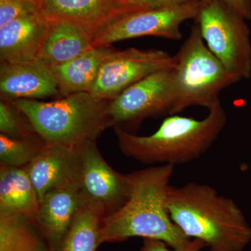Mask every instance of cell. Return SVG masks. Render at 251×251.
Listing matches in <instances>:
<instances>
[{
  "label": "cell",
  "mask_w": 251,
  "mask_h": 251,
  "mask_svg": "<svg viewBox=\"0 0 251 251\" xmlns=\"http://www.w3.org/2000/svg\"><path fill=\"white\" fill-rule=\"evenodd\" d=\"M173 165H158L126 174L129 195L125 204L104 217L100 243L121 242L132 237L156 239L176 249L190 239L175 224L167 201Z\"/></svg>",
  "instance_id": "cell-1"
},
{
  "label": "cell",
  "mask_w": 251,
  "mask_h": 251,
  "mask_svg": "<svg viewBox=\"0 0 251 251\" xmlns=\"http://www.w3.org/2000/svg\"><path fill=\"white\" fill-rule=\"evenodd\" d=\"M167 206L183 233L202 241L209 251H242L251 242V227L240 208L209 185H171Z\"/></svg>",
  "instance_id": "cell-2"
},
{
  "label": "cell",
  "mask_w": 251,
  "mask_h": 251,
  "mask_svg": "<svg viewBox=\"0 0 251 251\" xmlns=\"http://www.w3.org/2000/svg\"><path fill=\"white\" fill-rule=\"evenodd\" d=\"M221 102L202 120L169 115L152 134L140 136L115 127L117 145L125 156L144 163L183 164L200 158L211 148L227 123Z\"/></svg>",
  "instance_id": "cell-3"
},
{
  "label": "cell",
  "mask_w": 251,
  "mask_h": 251,
  "mask_svg": "<svg viewBox=\"0 0 251 251\" xmlns=\"http://www.w3.org/2000/svg\"><path fill=\"white\" fill-rule=\"evenodd\" d=\"M20 110L36 134L46 144L77 148L96 141L110 128L107 109L110 100L80 92L44 101L34 99L10 100Z\"/></svg>",
  "instance_id": "cell-4"
},
{
  "label": "cell",
  "mask_w": 251,
  "mask_h": 251,
  "mask_svg": "<svg viewBox=\"0 0 251 251\" xmlns=\"http://www.w3.org/2000/svg\"><path fill=\"white\" fill-rule=\"evenodd\" d=\"M175 57L176 99L172 115L191 106L208 110L220 100L219 94L234 83L222 63L208 49L197 25Z\"/></svg>",
  "instance_id": "cell-5"
},
{
  "label": "cell",
  "mask_w": 251,
  "mask_h": 251,
  "mask_svg": "<svg viewBox=\"0 0 251 251\" xmlns=\"http://www.w3.org/2000/svg\"><path fill=\"white\" fill-rule=\"evenodd\" d=\"M244 19L219 0H200L194 19L208 49L234 82L250 73V49Z\"/></svg>",
  "instance_id": "cell-6"
},
{
  "label": "cell",
  "mask_w": 251,
  "mask_h": 251,
  "mask_svg": "<svg viewBox=\"0 0 251 251\" xmlns=\"http://www.w3.org/2000/svg\"><path fill=\"white\" fill-rule=\"evenodd\" d=\"M175 99L174 67L153 73L110 100V127L130 132L150 117L172 115Z\"/></svg>",
  "instance_id": "cell-7"
},
{
  "label": "cell",
  "mask_w": 251,
  "mask_h": 251,
  "mask_svg": "<svg viewBox=\"0 0 251 251\" xmlns=\"http://www.w3.org/2000/svg\"><path fill=\"white\" fill-rule=\"evenodd\" d=\"M200 0L166 9L113 15L97 28L93 47L110 46L117 41L142 36H158L171 40L182 37L180 27L195 19Z\"/></svg>",
  "instance_id": "cell-8"
},
{
  "label": "cell",
  "mask_w": 251,
  "mask_h": 251,
  "mask_svg": "<svg viewBox=\"0 0 251 251\" xmlns=\"http://www.w3.org/2000/svg\"><path fill=\"white\" fill-rule=\"evenodd\" d=\"M174 65V56L161 50L114 49L102 64L90 93L112 100L144 77Z\"/></svg>",
  "instance_id": "cell-9"
},
{
  "label": "cell",
  "mask_w": 251,
  "mask_h": 251,
  "mask_svg": "<svg viewBox=\"0 0 251 251\" xmlns=\"http://www.w3.org/2000/svg\"><path fill=\"white\" fill-rule=\"evenodd\" d=\"M77 148V184L84 204L100 206L106 216L115 212L125 204L129 195L126 175L112 169L104 159L96 141L86 142Z\"/></svg>",
  "instance_id": "cell-10"
},
{
  "label": "cell",
  "mask_w": 251,
  "mask_h": 251,
  "mask_svg": "<svg viewBox=\"0 0 251 251\" xmlns=\"http://www.w3.org/2000/svg\"><path fill=\"white\" fill-rule=\"evenodd\" d=\"M60 95L50 68L35 59L30 62H1L0 97L7 100H42Z\"/></svg>",
  "instance_id": "cell-11"
},
{
  "label": "cell",
  "mask_w": 251,
  "mask_h": 251,
  "mask_svg": "<svg viewBox=\"0 0 251 251\" xmlns=\"http://www.w3.org/2000/svg\"><path fill=\"white\" fill-rule=\"evenodd\" d=\"M83 204L77 181L51 190L41 200L34 223L54 251H59L74 218Z\"/></svg>",
  "instance_id": "cell-12"
},
{
  "label": "cell",
  "mask_w": 251,
  "mask_h": 251,
  "mask_svg": "<svg viewBox=\"0 0 251 251\" xmlns=\"http://www.w3.org/2000/svg\"><path fill=\"white\" fill-rule=\"evenodd\" d=\"M95 30L67 20L48 21L36 59L51 68L75 58L93 48Z\"/></svg>",
  "instance_id": "cell-13"
},
{
  "label": "cell",
  "mask_w": 251,
  "mask_h": 251,
  "mask_svg": "<svg viewBox=\"0 0 251 251\" xmlns=\"http://www.w3.org/2000/svg\"><path fill=\"white\" fill-rule=\"evenodd\" d=\"M24 168L41 202L51 190L72 181H77V148L46 144L37 156Z\"/></svg>",
  "instance_id": "cell-14"
},
{
  "label": "cell",
  "mask_w": 251,
  "mask_h": 251,
  "mask_svg": "<svg viewBox=\"0 0 251 251\" xmlns=\"http://www.w3.org/2000/svg\"><path fill=\"white\" fill-rule=\"evenodd\" d=\"M46 25L36 13L1 26L0 62L35 60Z\"/></svg>",
  "instance_id": "cell-15"
},
{
  "label": "cell",
  "mask_w": 251,
  "mask_h": 251,
  "mask_svg": "<svg viewBox=\"0 0 251 251\" xmlns=\"http://www.w3.org/2000/svg\"><path fill=\"white\" fill-rule=\"evenodd\" d=\"M39 204L25 168L0 165V216H23L35 222Z\"/></svg>",
  "instance_id": "cell-16"
},
{
  "label": "cell",
  "mask_w": 251,
  "mask_h": 251,
  "mask_svg": "<svg viewBox=\"0 0 251 251\" xmlns=\"http://www.w3.org/2000/svg\"><path fill=\"white\" fill-rule=\"evenodd\" d=\"M111 46L93 47L67 62L51 67L61 96L90 92Z\"/></svg>",
  "instance_id": "cell-17"
},
{
  "label": "cell",
  "mask_w": 251,
  "mask_h": 251,
  "mask_svg": "<svg viewBox=\"0 0 251 251\" xmlns=\"http://www.w3.org/2000/svg\"><path fill=\"white\" fill-rule=\"evenodd\" d=\"M117 0H37V14L46 22L67 20L97 29L115 14Z\"/></svg>",
  "instance_id": "cell-18"
},
{
  "label": "cell",
  "mask_w": 251,
  "mask_h": 251,
  "mask_svg": "<svg viewBox=\"0 0 251 251\" xmlns=\"http://www.w3.org/2000/svg\"><path fill=\"white\" fill-rule=\"evenodd\" d=\"M106 216L100 206L82 204L73 221L59 251H97L102 221Z\"/></svg>",
  "instance_id": "cell-19"
},
{
  "label": "cell",
  "mask_w": 251,
  "mask_h": 251,
  "mask_svg": "<svg viewBox=\"0 0 251 251\" xmlns=\"http://www.w3.org/2000/svg\"><path fill=\"white\" fill-rule=\"evenodd\" d=\"M0 251H54L35 223L23 216H0Z\"/></svg>",
  "instance_id": "cell-20"
},
{
  "label": "cell",
  "mask_w": 251,
  "mask_h": 251,
  "mask_svg": "<svg viewBox=\"0 0 251 251\" xmlns=\"http://www.w3.org/2000/svg\"><path fill=\"white\" fill-rule=\"evenodd\" d=\"M40 137L14 138L0 133V165L24 168L46 145Z\"/></svg>",
  "instance_id": "cell-21"
},
{
  "label": "cell",
  "mask_w": 251,
  "mask_h": 251,
  "mask_svg": "<svg viewBox=\"0 0 251 251\" xmlns=\"http://www.w3.org/2000/svg\"><path fill=\"white\" fill-rule=\"evenodd\" d=\"M0 133L14 138L39 136L26 117L10 100H0Z\"/></svg>",
  "instance_id": "cell-22"
},
{
  "label": "cell",
  "mask_w": 251,
  "mask_h": 251,
  "mask_svg": "<svg viewBox=\"0 0 251 251\" xmlns=\"http://www.w3.org/2000/svg\"><path fill=\"white\" fill-rule=\"evenodd\" d=\"M198 0H117V14L166 9Z\"/></svg>",
  "instance_id": "cell-23"
},
{
  "label": "cell",
  "mask_w": 251,
  "mask_h": 251,
  "mask_svg": "<svg viewBox=\"0 0 251 251\" xmlns=\"http://www.w3.org/2000/svg\"><path fill=\"white\" fill-rule=\"evenodd\" d=\"M36 13L37 0H11L0 2V27Z\"/></svg>",
  "instance_id": "cell-24"
},
{
  "label": "cell",
  "mask_w": 251,
  "mask_h": 251,
  "mask_svg": "<svg viewBox=\"0 0 251 251\" xmlns=\"http://www.w3.org/2000/svg\"><path fill=\"white\" fill-rule=\"evenodd\" d=\"M166 243L156 239H144L142 251H201L206 247L205 243L197 239H192L184 247L180 249H168Z\"/></svg>",
  "instance_id": "cell-25"
},
{
  "label": "cell",
  "mask_w": 251,
  "mask_h": 251,
  "mask_svg": "<svg viewBox=\"0 0 251 251\" xmlns=\"http://www.w3.org/2000/svg\"><path fill=\"white\" fill-rule=\"evenodd\" d=\"M240 15L244 19L251 18V0H219Z\"/></svg>",
  "instance_id": "cell-26"
},
{
  "label": "cell",
  "mask_w": 251,
  "mask_h": 251,
  "mask_svg": "<svg viewBox=\"0 0 251 251\" xmlns=\"http://www.w3.org/2000/svg\"><path fill=\"white\" fill-rule=\"evenodd\" d=\"M11 1V0H0V2H4V1Z\"/></svg>",
  "instance_id": "cell-27"
}]
</instances>
